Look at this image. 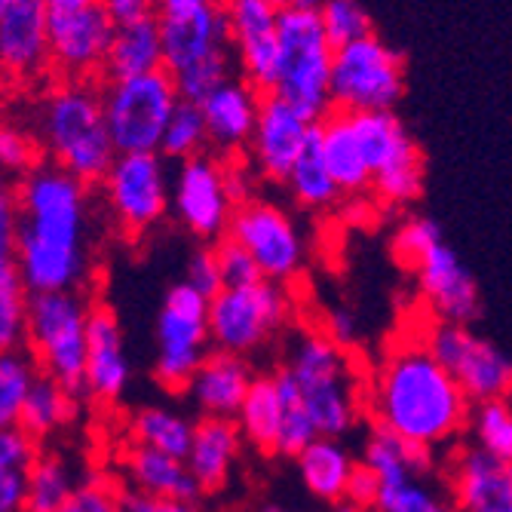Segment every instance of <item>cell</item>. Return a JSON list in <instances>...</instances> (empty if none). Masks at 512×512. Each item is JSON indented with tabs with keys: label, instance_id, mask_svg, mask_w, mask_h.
Segmentation results:
<instances>
[{
	"label": "cell",
	"instance_id": "c3c4849f",
	"mask_svg": "<svg viewBox=\"0 0 512 512\" xmlns=\"http://www.w3.org/2000/svg\"><path fill=\"white\" fill-rule=\"evenodd\" d=\"M224 178H227V191L234 197V203H246L255 197V184L261 181L258 172L252 169L249 157L237 154V157H224Z\"/></svg>",
	"mask_w": 512,
	"mask_h": 512
},
{
	"label": "cell",
	"instance_id": "f6af8a7d",
	"mask_svg": "<svg viewBox=\"0 0 512 512\" xmlns=\"http://www.w3.org/2000/svg\"><path fill=\"white\" fill-rule=\"evenodd\" d=\"M215 249H218V261H221V273H224L227 289H234V286H252V283H261V279H264L258 261L240 243L224 237Z\"/></svg>",
	"mask_w": 512,
	"mask_h": 512
},
{
	"label": "cell",
	"instance_id": "e0dca14e",
	"mask_svg": "<svg viewBox=\"0 0 512 512\" xmlns=\"http://www.w3.org/2000/svg\"><path fill=\"white\" fill-rule=\"evenodd\" d=\"M237 203L227 191L224 157L203 151L181 160L172 172V215L203 243H221L234 221Z\"/></svg>",
	"mask_w": 512,
	"mask_h": 512
},
{
	"label": "cell",
	"instance_id": "603a6c76",
	"mask_svg": "<svg viewBox=\"0 0 512 512\" xmlns=\"http://www.w3.org/2000/svg\"><path fill=\"white\" fill-rule=\"evenodd\" d=\"M264 96L267 92L252 86L246 77H230L200 102L209 126V148L215 154L237 157L243 154V148L252 145Z\"/></svg>",
	"mask_w": 512,
	"mask_h": 512
},
{
	"label": "cell",
	"instance_id": "ba28073f",
	"mask_svg": "<svg viewBox=\"0 0 512 512\" xmlns=\"http://www.w3.org/2000/svg\"><path fill=\"white\" fill-rule=\"evenodd\" d=\"M102 92L117 154H160L169 120L181 102L175 77L163 68L129 80H108Z\"/></svg>",
	"mask_w": 512,
	"mask_h": 512
},
{
	"label": "cell",
	"instance_id": "3957f363",
	"mask_svg": "<svg viewBox=\"0 0 512 512\" xmlns=\"http://www.w3.org/2000/svg\"><path fill=\"white\" fill-rule=\"evenodd\" d=\"M25 126L37 135L43 157L86 184H99L117 160L105 92L92 80L56 77L28 108Z\"/></svg>",
	"mask_w": 512,
	"mask_h": 512
},
{
	"label": "cell",
	"instance_id": "277c9868",
	"mask_svg": "<svg viewBox=\"0 0 512 512\" xmlns=\"http://www.w3.org/2000/svg\"><path fill=\"white\" fill-rule=\"evenodd\" d=\"M154 19L163 34L166 71L175 77L181 99L203 102L234 77L237 53L224 0H157Z\"/></svg>",
	"mask_w": 512,
	"mask_h": 512
},
{
	"label": "cell",
	"instance_id": "f5cc1de1",
	"mask_svg": "<svg viewBox=\"0 0 512 512\" xmlns=\"http://www.w3.org/2000/svg\"><path fill=\"white\" fill-rule=\"evenodd\" d=\"M108 16L114 25H132V22H145L154 19L157 13V0H102Z\"/></svg>",
	"mask_w": 512,
	"mask_h": 512
},
{
	"label": "cell",
	"instance_id": "74e56055",
	"mask_svg": "<svg viewBox=\"0 0 512 512\" xmlns=\"http://www.w3.org/2000/svg\"><path fill=\"white\" fill-rule=\"evenodd\" d=\"M74 479L65 460L56 454H40L28 470V503L25 512H59L65 500L74 494Z\"/></svg>",
	"mask_w": 512,
	"mask_h": 512
},
{
	"label": "cell",
	"instance_id": "60d3db41",
	"mask_svg": "<svg viewBox=\"0 0 512 512\" xmlns=\"http://www.w3.org/2000/svg\"><path fill=\"white\" fill-rule=\"evenodd\" d=\"M319 16L335 46H347L353 40L375 34V22H371V13L365 10L362 0H322Z\"/></svg>",
	"mask_w": 512,
	"mask_h": 512
},
{
	"label": "cell",
	"instance_id": "db71d44e",
	"mask_svg": "<svg viewBox=\"0 0 512 512\" xmlns=\"http://www.w3.org/2000/svg\"><path fill=\"white\" fill-rule=\"evenodd\" d=\"M322 332L329 335L332 341H338L341 347H353V341H356V319H353V313L350 310H344V307H338V310H329L325 313V325H322Z\"/></svg>",
	"mask_w": 512,
	"mask_h": 512
},
{
	"label": "cell",
	"instance_id": "836d02e7",
	"mask_svg": "<svg viewBox=\"0 0 512 512\" xmlns=\"http://www.w3.org/2000/svg\"><path fill=\"white\" fill-rule=\"evenodd\" d=\"M77 417V393L62 387L59 381L40 375L22 414H19V427L31 433L37 442L50 439L53 433L65 430Z\"/></svg>",
	"mask_w": 512,
	"mask_h": 512
},
{
	"label": "cell",
	"instance_id": "e575fe53",
	"mask_svg": "<svg viewBox=\"0 0 512 512\" xmlns=\"http://www.w3.org/2000/svg\"><path fill=\"white\" fill-rule=\"evenodd\" d=\"M197 424L163 405H145L129 417V442L151 445L175 457H188Z\"/></svg>",
	"mask_w": 512,
	"mask_h": 512
},
{
	"label": "cell",
	"instance_id": "8fae6325",
	"mask_svg": "<svg viewBox=\"0 0 512 512\" xmlns=\"http://www.w3.org/2000/svg\"><path fill=\"white\" fill-rule=\"evenodd\" d=\"M371 166V194L387 209H405L421 200L427 166L424 154L396 117V111L353 114Z\"/></svg>",
	"mask_w": 512,
	"mask_h": 512
},
{
	"label": "cell",
	"instance_id": "1f68e13d",
	"mask_svg": "<svg viewBox=\"0 0 512 512\" xmlns=\"http://www.w3.org/2000/svg\"><path fill=\"white\" fill-rule=\"evenodd\" d=\"M283 421H286V402L283 393H279L276 375H258L237 414L243 439L264 454H276L279 436H283Z\"/></svg>",
	"mask_w": 512,
	"mask_h": 512
},
{
	"label": "cell",
	"instance_id": "9a60e30c",
	"mask_svg": "<svg viewBox=\"0 0 512 512\" xmlns=\"http://www.w3.org/2000/svg\"><path fill=\"white\" fill-rule=\"evenodd\" d=\"M424 344L476 405L512 396V359L491 341L479 338L470 325L433 319L424 332Z\"/></svg>",
	"mask_w": 512,
	"mask_h": 512
},
{
	"label": "cell",
	"instance_id": "7a4b0ae2",
	"mask_svg": "<svg viewBox=\"0 0 512 512\" xmlns=\"http://www.w3.org/2000/svg\"><path fill=\"white\" fill-rule=\"evenodd\" d=\"M476 402L421 341H402L384 353L368 384L371 424L421 448L454 442L473 421Z\"/></svg>",
	"mask_w": 512,
	"mask_h": 512
},
{
	"label": "cell",
	"instance_id": "7bdbcfd3",
	"mask_svg": "<svg viewBox=\"0 0 512 512\" xmlns=\"http://www.w3.org/2000/svg\"><path fill=\"white\" fill-rule=\"evenodd\" d=\"M442 227L436 218H427V215H408L402 218V224L396 227L393 234V258L402 264V267H414L417 261H421L436 243H442Z\"/></svg>",
	"mask_w": 512,
	"mask_h": 512
},
{
	"label": "cell",
	"instance_id": "d6986e66",
	"mask_svg": "<svg viewBox=\"0 0 512 512\" xmlns=\"http://www.w3.org/2000/svg\"><path fill=\"white\" fill-rule=\"evenodd\" d=\"M237 68L261 92H273L279 77V16L276 0H224Z\"/></svg>",
	"mask_w": 512,
	"mask_h": 512
},
{
	"label": "cell",
	"instance_id": "7dc6e473",
	"mask_svg": "<svg viewBox=\"0 0 512 512\" xmlns=\"http://www.w3.org/2000/svg\"><path fill=\"white\" fill-rule=\"evenodd\" d=\"M184 279L197 289L203 292L209 301L215 295H221L227 289L224 283V273H221V261H218V249L215 246H203L197 249L191 258H188V273H184Z\"/></svg>",
	"mask_w": 512,
	"mask_h": 512
},
{
	"label": "cell",
	"instance_id": "4dcf8cb0",
	"mask_svg": "<svg viewBox=\"0 0 512 512\" xmlns=\"http://www.w3.org/2000/svg\"><path fill=\"white\" fill-rule=\"evenodd\" d=\"M286 191L295 200V206H301L307 212H332L347 200L341 184L335 181V175L329 169V163H325V154L319 145V123H316L304 154L298 157V163L286 181Z\"/></svg>",
	"mask_w": 512,
	"mask_h": 512
},
{
	"label": "cell",
	"instance_id": "680465c9",
	"mask_svg": "<svg viewBox=\"0 0 512 512\" xmlns=\"http://www.w3.org/2000/svg\"><path fill=\"white\" fill-rule=\"evenodd\" d=\"M264 512H289V509H276V506H270V509H264Z\"/></svg>",
	"mask_w": 512,
	"mask_h": 512
},
{
	"label": "cell",
	"instance_id": "30bf717a",
	"mask_svg": "<svg viewBox=\"0 0 512 512\" xmlns=\"http://www.w3.org/2000/svg\"><path fill=\"white\" fill-rule=\"evenodd\" d=\"M405 96V59L384 37L368 34L335 50L332 102L335 111H396Z\"/></svg>",
	"mask_w": 512,
	"mask_h": 512
},
{
	"label": "cell",
	"instance_id": "8992f818",
	"mask_svg": "<svg viewBox=\"0 0 512 512\" xmlns=\"http://www.w3.org/2000/svg\"><path fill=\"white\" fill-rule=\"evenodd\" d=\"M335 50L316 4H295L279 16V77L273 92L298 108L307 120L322 123L335 111L332 65Z\"/></svg>",
	"mask_w": 512,
	"mask_h": 512
},
{
	"label": "cell",
	"instance_id": "11a10c76",
	"mask_svg": "<svg viewBox=\"0 0 512 512\" xmlns=\"http://www.w3.org/2000/svg\"><path fill=\"white\" fill-rule=\"evenodd\" d=\"M335 512H375V509L359 506V503H353V500H341V503H335Z\"/></svg>",
	"mask_w": 512,
	"mask_h": 512
},
{
	"label": "cell",
	"instance_id": "d590c367",
	"mask_svg": "<svg viewBox=\"0 0 512 512\" xmlns=\"http://www.w3.org/2000/svg\"><path fill=\"white\" fill-rule=\"evenodd\" d=\"M31 289L16 264V258H0V347L19 350L25 344Z\"/></svg>",
	"mask_w": 512,
	"mask_h": 512
},
{
	"label": "cell",
	"instance_id": "8d00e7d4",
	"mask_svg": "<svg viewBox=\"0 0 512 512\" xmlns=\"http://www.w3.org/2000/svg\"><path fill=\"white\" fill-rule=\"evenodd\" d=\"M37 378H40V368L31 359V353L4 350V359H0V424L4 427L19 424V414Z\"/></svg>",
	"mask_w": 512,
	"mask_h": 512
},
{
	"label": "cell",
	"instance_id": "484cf974",
	"mask_svg": "<svg viewBox=\"0 0 512 512\" xmlns=\"http://www.w3.org/2000/svg\"><path fill=\"white\" fill-rule=\"evenodd\" d=\"M120 467L129 491H142L154 497H178V500H197L203 494L188 470V460L151 445L126 442L120 454Z\"/></svg>",
	"mask_w": 512,
	"mask_h": 512
},
{
	"label": "cell",
	"instance_id": "2e32d148",
	"mask_svg": "<svg viewBox=\"0 0 512 512\" xmlns=\"http://www.w3.org/2000/svg\"><path fill=\"white\" fill-rule=\"evenodd\" d=\"M50 10V50L59 77H102L117 25L102 0H46Z\"/></svg>",
	"mask_w": 512,
	"mask_h": 512
},
{
	"label": "cell",
	"instance_id": "ffe728a7",
	"mask_svg": "<svg viewBox=\"0 0 512 512\" xmlns=\"http://www.w3.org/2000/svg\"><path fill=\"white\" fill-rule=\"evenodd\" d=\"M313 129H316L313 120H307L286 99H279L276 92H267L255 135H252V145L246 148L249 163L258 172V178L286 188V181H289L298 157L304 154Z\"/></svg>",
	"mask_w": 512,
	"mask_h": 512
},
{
	"label": "cell",
	"instance_id": "d4e9b609",
	"mask_svg": "<svg viewBox=\"0 0 512 512\" xmlns=\"http://www.w3.org/2000/svg\"><path fill=\"white\" fill-rule=\"evenodd\" d=\"M255 378L246 356L215 347L197 368L188 393L206 417H237Z\"/></svg>",
	"mask_w": 512,
	"mask_h": 512
},
{
	"label": "cell",
	"instance_id": "7402d4cb",
	"mask_svg": "<svg viewBox=\"0 0 512 512\" xmlns=\"http://www.w3.org/2000/svg\"><path fill=\"white\" fill-rule=\"evenodd\" d=\"M451 506L457 512H512V463L482 445H463L448 467Z\"/></svg>",
	"mask_w": 512,
	"mask_h": 512
},
{
	"label": "cell",
	"instance_id": "b9f144b4",
	"mask_svg": "<svg viewBox=\"0 0 512 512\" xmlns=\"http://www.w3.org/2000/svg\"><path fill=\"white\" fill-rule=\"evenodd\" d=\"M43 160L46 157H43L37 135L25 123L7 120L4 129H0V166H4V172L13 178H22L34 172Z\"/></svg>",
	"mask_w": 512,
	"mask_h": 512
},
{
	"label": "cell",
	"instance_id": "4316f807",
	"mask_svg": "<svg viewBox=\"0 0 512 512\" xmlns=\"http://www.w3.org/2000/svg\"><path fill=\"white\" fill-rule=\"evenodd\" d=\"M243 430L237 424V417H206L197 421L194 445L188 451V470L197 479L203 494H218L224 491L234 463L243 448Z\"/></svg>",
	"mask_w": 512,
	"mask_h": 512
},
{
	"label": "cell",
	"instance_id": "5bb4252c",
	"mask_svg": "<svg viewBox=\"0 0 512 512\" xmlns=\"http://www.w3.org/2000/svg\"><path fill=\"white\" fill-rule=\"evenodd\" d=\"M227 237L240 243L261 267L264 279L273 283H295L307 264L304 230L289 209L273 200L252 197L237 206Z\"/></svg>",
	"mask_w": 512,
	"mask_h": 512
},
{
	"label": "cell",
	"instance_id": "6f0895ef",
	"mask_svg": "<svg viewBox=\"0 0 512 512\" xmlns=\"http://www.w3.org/2000/svg\"><path fill=\"white\" fill-rule=\"evenodd\" d=\"M276 4L286 10V7H295V4H307V0H276Z\"/></svg>",
	"mask_w": 512,
	"mask_h": 512
},
{
	"label": "cell",
	"instance_id": "44dd1931",
	"mask_svg": "<svg viewBox=\"0 0 512 512\" xmlns=\"http://www.w3.org/2000/svg\"><path fill=\"white\" fill-rule=\"evenodd\" d=\"M411 270L417 279V289H421V298L427 301L436 319L470 325L482 313L476 276L445 240L436 243Z\"/></svg>",
	"mask_w": 512,
	"mask_h": 512
},
{
	"label": "cell",
	"instance_id": "7c38bea8",
	"mask_svg": "<svg viewBox=\"0 0 512 512\" xmlns=\"http://www.w3.org/2000/svg\"><path fill=\"white\" fill-rule=\"evenodd\" d=\"M292 319V292L283 283L261 279L252 286L224 289L209 304L212 344L240 356L267 347Z\"/></svg>",
	"mask_w": 512,
	"mask_h": 512
},
{
	"label": "cell",
	"instance_id": "83f0119b",
	"mask_svg": "<svg viewBox=\"0 0 512 512\" xmlns=\"http://www.w3.org/2000/svg\"><path fill=\"white\" fill-rule=\"evenodd\" d=\"M319 145L347 200L371 194V166L350 111H332L319 123Z\"/></svg>",
	"mask_w": 512,
	"mask_h": 512
},
{
	"label": "cell",
	"instance_id": "ac0fdd59",
	"mask_svg": "<svg viewBox=\"0 0 512 512\" xmlns=\"http://www.w3.org/2000/svg\"><path fill=\"white\" fill-rule=\"evenodd\" d=\"M0 65L10 83H37L53 71L46 0H0Z\"/></svg>",
	"mask_w": 512,
	"mask_h": 512
},
{
	"label": "cell",
	"instance_id": "6da1fadb",
	"mask_svg": "<svg viewBox=\"0 0 512 512\" xmlns=\"http://www.w3.org/2000/svg\"><path fill=\"white\" fill-rule=\"evenodd\" d=\"M89 188L50 160L16 178L13 258L34 295L83 286L89 273Z\"/></svg>",
	"mask_w": 512,
	"mask_h": 512
},
{
	"label": "cell",
	"instance_id": "cb8c5ba5",
	"mask_svg": "<svg viewBox=\"0 0 512 512\" xmlns=\"http://www.w3.org/2000/svg\"><path fill=\"white\" fill-rule=\"evenodd\" d=\"M132 378L120 319L108 304H92L89 313V353L83 393L99 405H117Z\"/></svg>",
	"mask_w": 512,
	"mask_h": 512
},
{
	"label": "cell",
	"instance_id": "91938a15",
	"mask_svg": "<svg viewBox=\"0 0 512 512\" xmlns=\"http://www.w3.org/2000/svg\"><path fill=\"white\" fill-rule=\"evenodd\" d=\"M307 4H316V7H319V4H322V0H307Z\"/></svg>",
	"mask_w": 512,
	"mask_h": 512
},
{
	"label": "cell",
	"instance_id": "681fc988",
	"mask_svg": "<svg viewBox=\"0 0 512 512\" xmlns=\"http://www.w3.org/2000/svg\"><path fill=\"white\" fill-rule=\"evenodd\" d=\"M123 512H203L197 500H178V497H154L142 491H126Z\"/></svg>",
	"mask_w": 512,
	"mask_h": 512
},
{
	"label": "cell",
	"instance_id": "f907efd6",
	"mask_svg": "<svg viewBox=\"0 0 512 512\" xmlns=\"http://www.w3.org/2000/svg\"><path fill=\"white\" fill-rule=\"evenodd\" d=\"M28 503V473L0 470V512H25Z\"/></svg>",
	"mask_w": 512,
	"mask_h": 512
},
{
	"label": "cell",
	"instance_id": "d6a6232c",
	"mask_svg": "<svg viewBox=\"0 0 512 512\" xmlns=\"http://www.w3.org/2000/svg\"><path fill=\"white\" fill-rule=\"evenodd\" d=\"M362 463L375 470L381 482H396L408 476H427L433 467V451L371 424V433L362 448Z\"/></svg>",
	"mask_w": 512,
	"mask_h": 512
},
{
	"label": "cell",
	"instance_id": "bcb514c9",
	"mask_svg": "<svg viewBox=\"0 0 512 512\" xmlns=\"http://www.w3.org/2000/svg\"><path fill=\"white\" fill-rule=\"evenodd\" d=\"M40 445L31 433H25L19 424L0 430V470H31L37 457H40Z\"/></svg>",
	"mask_w": 512,
	"mask_h": 512
},
{
	"label": "cell",
	"instance_id": "ab89813d",
	"mask_svg": "<svg viewBox=\"0 0 512 512\" xmlns=\"http://www.w3.org/2000/svg\"><path fill=\"white\" fill-rule=\"evenodd\" d=\"M470 430H473L476 445H482L494 457L512 463V396L479 402L473 408Z\"/></svg>",
	"mask_w": 512,
	"mask_h": 512
},
{
	"label": "cell",
	"instance_id": "4fadbf2b",
	"mask_svg": "<svg viewBox=\"0 0 512 512\" xmlns=\"http://www.w3.org/2000/svg\"><path fill=\"white\" fill-rule=\"evenodd\" d=\"M99 188L117 227L132 240L145 237L172 212V178L163 154H117Z\"/></svg>",
	"mask_w": 512,
	"mask_h": 512
},
{
	"label": "cell",
	"instance_id": "ee69618b",
	"mask_svg": "<svg viewBox=\"0 0 512 512\" xmlns=\"http://www.w3.org/2000/svg\"><path fill=\"white\" fill-rule=\"evenodd\" d=\"M123 497L126 491H120L114 479L96 476L77 485L59 512H123Z\"/></svg>",
	"mask_w": 512,
	"mask_h": 512
},
{
	"label": "cell",
	"instance_id": "f546056e",
	"mask_svg": "<svg viewBox=\"0 0 512 512\" xmlns=\"http://www.w3.org/2000/svg\"><path fill=\"white\" fill-rule=\"evenodd\" d=\"M298 473L307 491L325 503L347 500V485L356 470L353 454L338 442V436H319L298 457Z\"/></svg>",
	"mask_w": 512,
	"mask_h": 512
},
{
	"label": "cell",
	"instance_id": "5b68a950",
	"mask_svg": "<svg viewBox=\"0 0 512 512\" xmlns=\"http://www.w3.org/2000/svg\"><path fill=\"white\" fill-rule=\"evenodd\" d=\"M283 368L298 384L301 402L319 436H344L362 414V381L350 347H341L325 332H304L295 338Z\"/></svg>",
	"mask_w": 512,
	"mask_h": 512
},
{
	"label": "cell",
	"instance_id": "52a82bcc",
	"mask_svg": "<svg viewBox=\"0 0 512 512\" xmlns=\"http://www.w3.org/2000/svg\"><path fill=\"white\" fill-rule=\"evenodd\" d=\"M89 313L92 304L80 289L31 295L25 347L40 375L59 381L71 393H83L86 353H89Z\"/></svg>",
	"mask_w": 512,
	"mask_h": 512
},
{
	"label": "cell",
	"instance_id": "9f6ffc18",
	"mask_svg": "<svg viewBox=\"0 0 512 512\" xmlns=\"http://www.w3.org/2000/svg\"><path fill=\"white\" fill-rule=\"evenodd\" d=\"M421 512H457V509H454V506H448V503L439 497V500H433V503H430L427 509H421Z\"/></svg>",
	"mask_w": 512,
	"mask_h": 512
},
{
	"label": "cell",
	"instance_id": "816d5d0a",
	"mask_svg": "<svg viewBox=\"0 0 512 512\" xmlns=\"http://www.w3.org/2000/svg\"><path fill=\"white\" fill-rule=\"evenodd\" d=\"M378 494H381L378 473L371 470V467H365V463H356V470L350 476V485H347V500H353L359 506H368V509H375Z\"/></svg>",
	"mask_w": 512,
	"mask_h": 512
},
{
	"label": "cell",
	"instance_id": "9c48e42d",
	"mask_svg": "<svg viewBox=\"0 0 512 512\" xmlns=\"http://www.w3.org/2000/svg\"><path fill=\"white\" fill-rule=\"evenodd\" d=\"M209 298L188 279L175 283L157 313V362L154 375L169 393H188L197 368L215 350L209 325Z\"/></svg>",
	"mask_w": 512,
	"mask_h": 512
},
{
	"label": "cell",
	"instance_id": "f1b7e54d",
	"mask_svg": "<svg viewBox=\"0 0 512 512\" xmlns=\"http://www.w3.org/2000/svg\"><path fill=\"white\" fill-rule=\"evenodd\" d=\"M166 68V53H163V34L157 19L132 22V25H117L114 43L108 50L102 77L108 80H129L142 77Z\"/></svg>",
	"mask_w": 512,
	"mask_h": 512
},
{
	"label": "cell",
	"instance_id": "f35d334b",
	"mask_svg": "<svg viewBox=\"0 0 512 512\" xmlns=\"http://www.w3.org/2000/svg\"><path fill=\"white\" fill-rule=\"evenodd\" d=\"M203 151H209V126H206L203 108H200V102L181 99L169 120L160 154L166 160L181 163V160H191Z\"/></svg>",
	"mask_w": 512,
	"mask_h": 512
}]
</instances>
